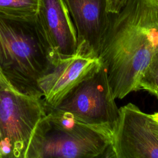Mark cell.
Here are the masks:
<instances>
[{
	"label": "cell",
	"instance_id": "cell-9",
	"mask_svg": "<svg viewBox=\"0 0 158 158\" xmlns=\"http://www.w3.org/2000/svg\"><path fill=\"white\" fill-rule=\"evenodd\" d=\"M62 1L74 24L78 41L85 42L98 55L110 21L107 0Z\"/></svg>",
	"mask_w": 158,
	"mask_h": 158
},
{
	"label": "cell",
	"instance_id": "cell-7",
	"mask_svg": "<svg viewBox=\"0 0 158 158\" xmlns=\"http://www.w3.org/2000/svg\"><path fill=\"white\" fill-rule=\"evenodd\" d=\"M102 66L99 56L83 41H78L76 51L60 56L38 81L47 108L56 107L79 83Z\"/></svg>",
	"mask_w": 158,
	"mask_h": 158
},
{
	"label": "cell",
	"instance_id": "cell-5",
	"mask_svg": "<svg viewBox=\"0 0 158 158\" xmlns=\"http://www.w3.org/2000/svg\"><path fill=\"white\" fill-rule=\"evenodd\" d=\"M48 157L111 158L114 156L111 140L73 136L52 125L46 114L35 129L26 158Z\"/></svg>",
	"mask_w": 158,
	"mask_h": 158
},
{
	"label": "cell",
	"instance_id": "cell-11",
	"mask_svg": "<svg viewBox=\"0 0 158 158\" xmlns=\"http://www.w3.org/2000/svg\"><path fill=\"white\" fill-rule=\"evenodd\" d=\"M139 88L152 94L158 92V54L145 70L140 80Z\"/></svg>",
	"mask_w": 158,
	"mask_h": 158
},
{
	"label": "cell",
	"instance_id": "cell-8",
	"mask_svg": "<svg viewBox=\"0 0 158 158\" xmlns=\"http://www.w3.org/2000/svg\"><path fill=\"white\" fill-rule=\"evenodd\" d=\"M36 20L56 56L73 54L78 41L76 29L62 0H39Z\"/></svg>",
	"mask_w": 158,
	"mask_h": 158
},
{
	"label": "cell",
	"instance_id": "cell-1",
	"mask_svg": "<svg viewBox=\"0 0 158 158\" xmlns=\"http://www.w3.org/2000/svg\"><path fill=\"white\" fill-rule=\"evenodd\" d=\"M158 54V0H128L110 21L98 56L115 99L140 89V80Z\"/></svg>",
	"mask_w": 158,
	"mask_h": 158
},
{
	"label": "cell",
	"instance_id": "cell-12",
	"mask_svg": "<svg viewBox=\"0 0 158 158\" xmlns=\"http://www.w3.org/2000/svg\"><path fill=\"white\" fill-rule=\"evenodd\" d=\"M128 0H107L108 11L110 14L118 13L125 5Z\"/></svg>",
	"mask_w": 158,
	"mask_h": 158
},
{
	"label": "cell",
	"instance_id": "cell-10",
	"mask_svg": "<svg viewBox=\"0 0 158 158\" xmlns=\"http://www.w3.org/2000/svg\"><path fill=\"white\" fill-rule=\"evenodd\" d=\"M39 0H0V14L15 18L36 16Z\"/></svg>",
	"mask_w": 158,
	"mask_h": 158
},
{
	"label": "cell",
	"instance_id": "cell-4",
	"mask_svg": "<svg viewBox=\"0 0 158 158\" xmlns=\"http://www.w3.org/2000/svg\"><path fill=\"white\" fill-rule=\"evenodd\" d=\"M115 99L102 65L74 87L55 108L70 112L88 123L113 130L118 115Z\"/></svg>",
	"mask_w": 158,
	"mask_h": 158
},
{
	"label": "cell",
	"instance_id": "cell-2",
	"mask_svg": "<svg viewBox=\"0 0 158 158\" xmlns=\"http://www.w3.org/2000/svg\"><path fill=\"white\" fill-rule=\"evenodd\" d=\"M59 57L47 43L36 20L0 14V77L12 89L42 98L38 80Z\"/></svg>",
	"mask_w": 158,
	"mask_h": 158
},
{
	"label": "cell",
	"instance_id": "cell-6",
	"mask_svg": "<svg viewBox=\"0 0 158 158\" xmlns=\"http://www.w3.org/2000/svg\"><path fill=\"white\" fill-rule=\"evenodd\" d=\"M114 158H158V122L133 103L118 108L113 128Z\"/></svg>",
	"mask_w": 158,
	"mask_h": 158
},
{
	"label": "cell",
	"instance_id": "cell-13",
	"mask_svg": "<svg viewBox=\"0 0 158 158\" xmlns=\"http://www.w3.org/2000/svg\"><path fill=\"white\" fill-rule=\"evenodd\" d=\"M152 116L154 117V118L156 119V120L158 122V111L154 112V113L152 114Z\"/></svg>",
	"mask_w": 158,
	"mask_h": 158
},
{
	"label": "cell",
	"instance_id": "cell-15",
	"mask_svg": "<svg viewBox=\"0 0 158 158\" xmlns=\"http://www.w3.org/2000/svg\"><path fill=\"white\" fill-rule=\"evenodd\" d=\"M3 81H4V80L1 78V77H0V83H1V82H3ZM4 82H5V81H4Z\"/></svg>",
	"mask_w": 158,
	"mask_h": 158
},
{
	"label": "cell",
	"instance_id": "cell-3",
	"mask_svg": "<svg viewBox=\"0 0 158 158\" xmlns=\"http://www.w3.org/2000/svg\"><path fill=\"white\" fill-rule=\"evenodd\" d=\"M47 107L43 98L20 93L0 83V158H26Z\"/></svg>",
	"mask_w": 158,
	"mask_h": 158
},
{
	"label": "cell",
	"instance_id": "cell-14",
	"mask_svg": "<svg viewBox=\"0 0 158 158\" xmlns=\"http://www.w3.org/2000/svg\"><path fill=\"white\" fill-rule=\"evenodd\" d=\"M154 95H155V96H156V98H157V101H158V92H157V93H154Z\"/></svg>",
	"mask_w": 158,
	"mask_h": 158
}]
</instances>
